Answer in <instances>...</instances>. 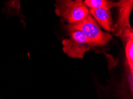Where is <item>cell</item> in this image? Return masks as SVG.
Returning <instances> with one entry per match:
<instances>
[{
    "mask_svg": "<svg viewBox=\"0 0 133 99\" xmlns=\"http://www.w3.org/2000/svg\"><path fill=\"white\" fill-rule=\"evenodd\" d=\"M55 11L69 25L78 23L89 14V10L83 1L56 0Z\"/></svg>",
    "mask_w": 133,
    "mask_h": 99,
    "instance_id": "obj_2",
    "label": "cell"
},
{
    "mask_svg": "<svg viewBox=\"0 0 133 99\" xmlns=\"http://www.w3.org/2000/svg\"><path fill=\"white\" fill-rule=\"evenodd\" d=\"M80 1H82V0H80Z\"/></svg>",
    "mask_w": 133,
    "mask_h": 99,
    "instance_id": "obj_8",
    "label": "cell"
},
{
    "mask_svg": "<svg viewBox=\"0 0 133 99\" xmlns=\"http://www.w3.org/2000/svg\"><path fill=\"white\" fill-rule=\"evenodd\" d=\"M125 43V54L128 68L133 72V32L131 28H125L119 36Z\"/></svg>",
    "mask_w": 133,
    "mask_h": 99,
    "instance_id": "obj_6",
    "label": "cell"
},
{
    "mask_svg": "<svg viewBox=\"0 0 133 99\" xmlns=\"http://www.w3.org/2000/svg\"><path fill=\"white\" fill-rule=\"evenodd\" d=\"M116 7L118 9V16L114 31L116 36H119L124 29L131 27L130 17L133 7V0H119Z\"/></svg>",
    "mask_w": 133,
    "mask_h": 99,
    "instance_id": "obj_4",
    "label": "cell"
},
{
    "mask_svg": "<svg viewBox=\"0 0 133 99\" xmlns=\"http://www.w3.org/2000/svg\"><path fill=\"white\" fill-rule=\"evenodd\" d=\"M87 7L90 9H109L117 6V3L109 1V0H85L84 1Z\"/></svg>",
    "mask_w": 133,
    "mask_h": 99,
    "instance_id": "obj_7",
    "label": "cell"
},
{
    "mask_svg": "<svg viewBox=\"0 0 133 99\" xmlns=\"http://www.w3.org/2000/svg\"><path fill=\"white\" fill-rule=\"evenodd\" d=\"M89 12L92 17L96 20L97 23L107 31H114L112 17L109 9H90Z\"/></svg>",
    "mask_w": 133,
    "mask_h": 99,
    "instance_id": "obj_5",
    "label": "cell"
},
{
    "mask_svg": "<svg viewBox=\"0 0 133 99\" xmlns=\"http://www.w3.org/2000/svg\"><path fill=\"white\" fill-rule=\"evenodd\" d=\"M66 29H75L82 31L91 47L105 45L112 38L109 33L102 31L97 21L90 14L78 23L66 26Z\"/></svg>",
    "mask_w": 133,
    "mask_h": 99,
    "instance_id": "obj_1",
    "label": "cell"
},
{
    "mask_svg": "<svg viewBox=\"0 0 133 99\" xmlns=\"http://www.w3.org/2000/svg\"><path fill=\"white\" fill-rule=\"evenodd\" d=\"M66 29L69 33V37L62 42L63 51L70 58L81 59L92 47L82 31L75 29Z\"/></svg>",
    "mask_w": 133,
    "mask_h": 99,
    "instance_id": "obj_3",
    "label": "cell"
}]
</instances>
